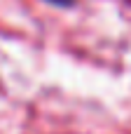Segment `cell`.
I'll return each instance as SVG.
<instances>
[{
	"label": "cell",
	"instance_id": "1",
	"mask_svg": "<svg viewBox=\"0 0 131 134\" xmlns=\"http://www.w3.org/2000/svg\"><path fill=\"white\" fill-rule=\"evenodd\" d=\"M45 2H49V5H54V7H75V2L77 0H45Z\"/></svg>",
	"mask_w": 131,
	"mask_h": 134
}]
</instances>
